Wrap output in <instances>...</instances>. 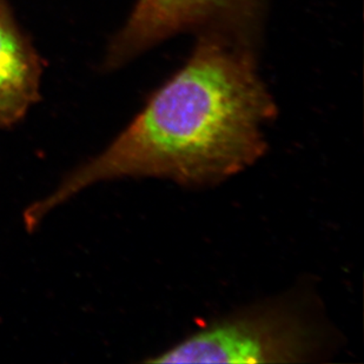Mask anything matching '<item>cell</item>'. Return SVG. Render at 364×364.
Here are the masks:
<instances>
[{
	"label": "cell",
	"mask_w": 364,
	"mask_h": 364,
	"mask_svg": "<svg viewBox=\"0 0 364 364\" xmlns=\"http://www.w3.org/2000/svg\"><path fill=\"white\" fill-rule=\"evenodd\" d=\"M275 114L247 48L232 35L209 32L186 66L100 155L25 210V225L35 230L50 211L105 181L164 177L191 186L222 182L264 154L262 129Z\"/></svg>",
	"instance_id": "obj_1"
},
{
	"label": "cell",
	"mask_w": 364,
	"mask_h": 364,
	"mask_svg": "<svg viewBox=\"0 0 364 364\" xmlns=\"http://www.w3.org/2000/svg\"><path fill=\"white\" fill-rule=\"evenodd\" d=\"M316 335L299 314L269 306L206 326L149 363H297L316 350Z\"/></svg>",
	"instance_id": "obj_2"
},
{
	"label": "cell",
	"mask_w": 364,
	"mask_h": 364,
	"mask_svg": "<svg viewBox=\"0 0 364 364\" xmlns=\"http://www.w3.org/2000/svg\"><path fill=\"white\" fill-rule=\"evenodd\" d=\"M258 0H138L111 41L104 65L117 69L152 45L198 26L232 28L254 14Z\"/></svg>",
	"instance_id": "obj_3"
},
{
	"label": "cell",
	"mask_w": 364,
	"mask_h": 364,
	"mask_svg": "<svg viewBox=\"0 0 364 364\" xmlns=\"http://www.w3.org/2000/svg\"><path fill=\"white\" fill-rule=\"evenodd\" d=\"M43 60L9 0H0V129L24 119L41 100Z\"/></svg>",
	"instance_id": "obj_4"
}]
</instances>
